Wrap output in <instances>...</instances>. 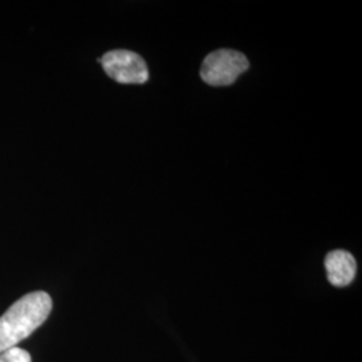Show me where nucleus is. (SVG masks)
Segmentation results:
<instances>
[{"label": "nucleus", "instance_id": "obj_1", "mask_svg": "<svg viewBox=\"0 0 362 362\" xmlns=\"http://www.w3.org/2000/svg\"><path fill=\"white\" fill-rule=\"evenodd\" d=\"M52 300L47 293L35 291L16 300L0 317V353L15 348L31 336L50 315Z\"/></svg>", "mask_w": 362, "mask_h": 362}, {"label": "nucleus", "instance_id": "obj_2", "mask_svg": "<svg viewBox=\"0 0 362 362\" xmlns=\"http://www.w3.org/2000/svg\"><path fill=\"white\" fill-rule=\"evenodd\" d=\"M250 67L248 59L242 52L220 49L206 57L200 76L211 86H228Z\"/></svg>", "mask_w": 362, "mask_h": 362}, {"label": "nucleus", "instance_id": "obj_3", "mask_svg": "<svg viewBox=\"0 0 362 362\" xmlns=\"http://www.w3.org/2000/svg\"><path fill=\"white\" fill-rule=\"evenodd\" d=\"M105 73L119 83H145L149 78L143 57L129 50L106 52L100 59Z\"/></svg>", "mask_w": 362, "mask_h": 362}, {"label": "nucleus", "instance_id": "obj_4", "mask_svg": "<svg viewBox=\"0 0 362 362\" xmlns=\"http://www.w3.org/2000/svg\"><path fill=\"white\" fill-rule=\"evenodd\" d=\"M325 267L329 282L336 287L350 285L357 272V263L354 257L344 250H336L327 254Z\"/></svg>", "mask_w": 362, "mask_h": 362}, {"label": "nucleus", "instance_id": "obj_5", "mask_svg": "<svg viewBox=\"0 0 362 362\" xmlns=\"http://www.w3.org/2000/svg\"><path fill=\"white\" fill-rule=\"evenodd\" d=\"M0 362H31V356L26 350L15 346L0 354Z\"/></svg>", "mask_w": 362, "mask_h": 362}]
</instances>
